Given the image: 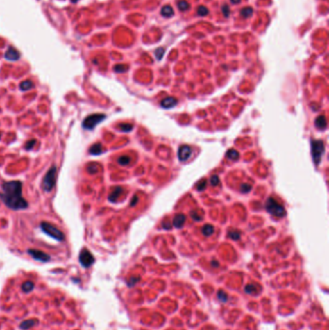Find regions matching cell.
Segmentation results:
<instances>
[{
    "instance_id": "6da1fadb",
    "label": "cell",
    "mask_w": 329,
    "mask_h": 330,
    "mask_svg": "<svg viewBox=\"0 0 329 330\" xmlns=\"http://www.w3.org/2000/svg\"><path fill=\"white\" fill-rule=\"evenodd\" d=\"M0 199L11 210L19 211L28 208V203L22 197V183L19 181L3 183Z\"/></svg>"
},
{
    "instance_id": "7a4b0ae2",
    "label": "cell",
    "mask_w": 329,
    "mask_h": 330,
    "mask_svg": "<svg viewBox=\"0 0 329 330\" xmlns=\"http://www.w3.org/2000/svg\"><path fill=\"white\" fill-rule=\"evenodd\" d=\"M41 229L44 234H47V236H49L54 240H58V241H63L65 240V235L60 231L58 228H56L55 226H53L52 224L48 223V222H42L41 223Z\"/></svg>"
},
{
    "instance_id": "3957f363",
    "label": "cell",
    "mask_w": 329,
    "mask_h": 330,
    "mask_svg": "<svg viewBox=\"0 0 329 330\" xmlns=\"http://www.w3.org/2000/svg\"><path fill=\"white\" fill-rule=\"evenodd\" d=\"M56 176H57V168L56 166H52V167L47 172L46 176L44 177L43 183H42L43 189L46 192H49L53 189V187L56 183Z\"/></svg>"
},
{
    "instance_id": "277c9868",
    "label": "cell",
    "mask_w": 329,
    "mask_h": 330,
    "mask_svg": "<svg viewBox=\"0 0 329 330\" xmlns=\"http://www.w3.org/2000/svg\"><path fill=\"white\" fill-rule=\"evenodd\" d=\"M265 208L267 211L272 215L276 217H283L285 216L286 211L283 206L279 205L273 198H268L265 203Z\"/></svg>"
},
{
    "instance_id": "5b68a950",
    "label": "cell",
    "mask_w": 329,
    "mask_h": 330,
    "mask_svg": "<svg viewBox=\"0 0 329 330\" xmlns=\"http://www.w3.org/2000/svg\"><path fill=\"white\" fill-rule=\"evenodd\" d=\"M311 150H312L314 162L316 163V165H319L324 153V143L321 140H313L311 142Z\"/></svg>"
},
{
    "instance_id": "8992f818",
    "label": "cell",
    "mask_w": 329,
    "mask_h": 330,
    "mask_svg": "<svg viewBox=\"0 0 329 330\" xmlns=\"http://www.w3.org/2000/svg\"><path fill=\"white\" fill-rule=\"evenodd\" d=\"M104 119H105L104 114H101V113L92 114L84 119L82 123V126L83 129H87V131H92V129H94L96 128V126L98 125V124L102 122Z\"/></svg>"
},
{
    "instance_id": "52a82bcc",
    "label": "cell",
    "mask_w": 329,
    "mask_h": 330,
    "mask_svg": "<svg viewBox=\"0 0 329 330\" xmlns=\"http://www.w3.org/2000/svg\"><path fill=\"white\" fill-rule=\"evenodd\" d=\"M79 262L84 267H89L94 264L95 258L88 249H82L79 254Z\"/></svg>"
},
{
    "instance_id": "ba28073f",
    "label": "cell",
    "mask_w": 329,
    "mask_h": 330,
    "mask_svg": "<svg viewBox=\"0 0 329 330\" xmlns=\"http://www.w3.org/2000/svg\"><path fill=\"white\" fill-rule=\"evenodd\" d=\"M28 254L29 255H31L33 258L35 260H37V261H41V262H47L50 260V257L49 255H47L44 252L41 250H37V249H28Z\"/></svg>"
},
{
    "instance_id": "9c48e42d",
    "label": "cell",
    "mask_w": 329,
    "mask_h": 330,
    "mask_svg": "<svg viewBox=\"0 0 329 330\" xmlns=\"http://www.w3.org/2000/svg\"><path fill=\"white\" fill-rule=\"evenodd\" d=\"M192 154V150L191 148L187 145H183V146L180 147L179 152H178V156H179V159L180 161H186L190 156Z\"/></svg>"
},
{
    "instance_id": "30bf717a",
    "label": "cell",
    "mask_w": 329,
    "mask_h": 330,
    "mask_svg": "<svg viewBox=\"0 0 329 330\" xmlns=\"http://www.w3.org/2000/svg\"><path fill=\"white\" fill-rule=\"evenodd\" d=\"M20 57L19 52L17 49H15L13 47H10L5 52V58L9 61H17Z\"/></svg>"
},
{
    "instance_id": "8fae6325",
    "label": "cell",
    "mask_w": 329,
    "mask_h": 330,
    "mask_svg": "<svg viewBox=\"0 0 329 330\" xmlns=\"http://www.w3.org/2000/svg\"><path fill=\"white\" fill-rule=\"evenodd\" d=\"M123 191H124V189L121 186L115 187V188L112 190V192H111L110 194H109V197H108L109 201L112 202V203H115L117 200H118V198L120 197V195L123 193Z\"/></svg>"
},
{
    "instance_id": "7c38bea8",
    "label": "cell",
    "mask_w": 329,
    "mask_h": 330,
    "mask_svg": "<svg viewBox=\"0 0 329 330\" xmlns=\"http://www.w3.org/2000/svg\"><path fill=\"white\" fill-rule=\"evenodd\" d=\"M176 104H177V99L172 98V97H169V98L164 99L163 101L160 102V105L163 108H171L175 106Z\"/></svg>"
},
{
    "instance_id": "4fadbf2b",
    "label": "cell",
    "mask_w": 329,
    "mask_h": 330,
    "mask_svg": "<svg viewBox=\"0 0 329 330\" xmlns=\"http://www.w3.org/2000/svg\"><path fill=\"white\" fill-rule=\"evenodd\" d=\"M185 216L182 213L177 214L173 219V225L176 227V228H180V227L185 224Z\"/></svg>"
},
{
    "instance_id": "5bb4252c",
    "label": "cell",
    "mask_w": 329,
    "mask_h": 330,
    "mask_svg": "<svg viewBox=\"0 0 329 330\" xmlns=\"http://www.w3.org/2000/svg\"><path fill=\"white\" fill-rule=\"evenodd\" d=\"M37 322H38V320H34V319L26 320H24V322H22V323H20V328L24 329V330L29 329V328H31L32 326L36 325V323H37Z\"/></svg>"
},
{
    "instance_id": "9a60e30c",
    "label": "cell",
    "mask_w": 329,
    "mask_h": 330,
    "mask_svg": "<svg viewBox=\"0 0 329 330\" xmlns=\"http://www.w3.org/2000/svg\"><path fill=\"white\" fill-rule=\"evenodd\" d=\"M89 153L91 154H94V156H98V154H101L102 153V146L101 143H96L91 148L89 149Z\"/></svg>"
},
{
    "instance_id": "2e32d148",
    "label": "cell",
    "mask_w": 329,
    "mask_h": 330,
    "mask_svg": "<svg viewBox=\"0 0 329 330\" xmlns=\"http://www.w3.org/2000/svg\"><path fill=\"white\" fill-rule=\"evenodd\" d=\"M316 126L319 129H324L326 126V120H325L324 116H319L316 119Z\"/></svg>"
},
{
    "instance_id": "e0dca14e",
    "label": "cell",
    "mask_w": 329,
    "mask_h": 330,
    "mask_svg": "<svg viewBox=\"0 0 329 330\" xmlns=\"http://www.w3.org/2000/svg\"><path fill=\"white\" fill-rule=\"evenodd\" d=\"M161 15L164 17H171L174 15V11H173V9H172L171 6H169V5L164 6V7L161 9Z\"/></svg>"
},
{
    "instance_id": "ac0fdd59",
    "label": "cell",
    "mask_w": 329,
    "mask_h": 330,
    "mask_svg": "<svg viewBox=\"0 0 329 330\" xmlns=\"http://www.w3.org/2000/svg\"><path fill=\"white\" fill-rule=\"evenodd\" d=\"M33 87H34V83L30 80L23 81V82L20 83V85H19V88L22 91H28L30 89H32Z\"/></svg>"
},
{
    "instance_id": "d6986e66",
    "label": "cell",
    "mask_w": 329,
    "mask_h": 330,
    "mask_svg": "<svg viewBox=\"0 0 329 330\" xmlns=\"http://www.w3.org/2000/svg\"><path fill=\"white\" fill-rule=\"evenodd\" d=\"M22 289L24 292H29L34 289V283L31 282V281H26L24 282L22 286Z\"/></svg>"
},
{
    "instance_id": "ffe728a7",
    "label": "cell",
    "mask_w": 329,
    "mask_h": 330,
    "mask_svg": "<svg viewBox=\"0 0 329 330\" xmlns=\"http://www.w3.org/2000/svg\"><path fill=\"white\" fill-rule=\"evenodd\" d=\"M202 232L205 236H210L214 232V229L212 225L208 224V225H205L203 228H202Z\"/></svg>"
},
{
    "instance_id": "44dd1931",
    "label": "cell",
    "mask_w": 329,
    "mask_h": 330,
    "mask_svg": "<svg viewBox=\"0 0 329 330\" xmlns=\"http://www.w3.org/2000/svg\"><path fill=\"white\" fill-rule=\"evenodd\" d=\"M178 7H179L180 11L185 12V11H187L189 9V4H188L187 1H185V0H180V1H179V3H178Z\"/></svg>"
},
{
    "instance_id": "7402d4cb",
    "label": "cell",
    "mask_w": 329,
    "mask_h": 330,
    "mask_svg": "<svg viewBox=\"0 0 329 330\" xmlns=\"http://www.w3.org/2000/svg\"><path fill=\"white\" fill-rule=\"evenodd\" d=\"M226 156H227V157L228 158H230V159H233V160H235V159H237L238 158V156H239V154H238L237 151H235V150H231V151H229V152L226 154Z\"/></svg>"
},
{
    "instance_id": "603a6c76",
    "label": "cell",
    "mask_w": 329,
    "mask_h": 330,
    "mask_svg": "<svg viewBox=\"0 0 329 330\" xmlns=\"http://www.w3.org/2000/svg\"><path fill=\"white\" fill-rule=\"evenodd\" d=\"M99 170V166L96 163H91V164L88 165L87 167V171L89 172L90 174H96Z\"/></svg>"
},
{
    "instance_id": "cb8c5ba5",
    "label": "cell",
    "mask_w": 329,
    "mask_h": 330,
    "mask_svg": "<svg viewBox=\"0 0 329 330\" xmlns=\"http://www.w3.org/2000/svg\"><path fill=\"white\" fill-rule=\"evenodd\" d=\"M129 162H130V158H129L128 156H121L118 158V163H119L120 165H123V166L128 165Z\"/></svg>"
},
{
    "instance_id": "d4e9b609",
    "label": "cell",
    "mask_w": 329,
    "mask_h": 330,
    "mask_svg": "<svg viewBox=\"0 0 329 330\" xmlns=\"http://www.w3.org/2000/svg\"><path fill=\"white\" fill-rule=\"evenodd\" d=\"M252 13H253V10L251 8H244L240 11V15L243 17H245V19H247V17H249L250 16H251Z\"/></svg>"
},
{
    "instance_id": "484cf974",
    "label": "cell",
    "mask_w": 329,
    "mask_h": 330,
    "mask_svg": "<svg viewBox=\"0 0 329 330\" xmlns=\"http://www.w3.org/2000/svg\"><path fill=\"white\" fill-rule=\"evenodd\" d=\"M119 129H120V131H122L128 132L132 129V126L130 125V124H121V125L119 126Z\"/></svg>"
},
{
    "instance_id": "4316f807",
    "label": "cell",
    "mask_w": 329,
    "mask_h": 330,
    "mask_svg": "<svg viewBox=\"0 0 329 330\" xmlns=\"http://www.w3.org/2000/svg\"><path fill=\"white\" fill-rule=\"evenodd\" d=\"M228 236H229V238H232V240H239L240 233L237 232V231H230V232L228 233Z\"/></svg>"
},
{
    "instance_id": "83f0119b",
    "label": "cell",
    "mask_w": 329,
    "mask_h": 330,
    "mask_svg": "<svg viewBox=\"0 0 329 330\" xmlns=\"http://www.w3.org/2000/svg\"><path fill=\"white\" fill-rule=\"evenodd\" d=\"M208 13H209V10H208L206 7H204V6H200V7L198 8V10H197V14L199 15V16H201V17L206 16Z\"/></svg>"
},
{
    "instance_id": "f1b7e54d",
    "label": "cell",
    "mask_w": 329,
    "mask_h": 330,
    "mask_svg": "<svg viewBox=\"0 0 329 330\" xmlns=\"http://www.w3.org/2000/svg\"><path fill=\"white\" fill-rule=\"evenodd\" d=\"M164 48L163 47H159V48H158V49L155 50V57H156V59L158 60H160V59H162V57H163V55H164Z\"/></svg>"
},
{
    "instance_id": "f546056e",
    "label": "cell",
    "mask_w": 329,
    "mask_h": 330,
    "mask_svg": "<svg viewBox=\"0 0 329 330\" xmlns=\"http://www.w3.org/2000/svg\"><path fill=\"white\" fill-rule=\"evenodd\" d=\"M36 143H37V140H36V139H32V140H29V141L26 143V145H25V149H26L27 151L32 150L33 148H34L35 145H36Z\"/></svg>"
},
{
    "instance_id": "4dcf8cb0",
    "label": "cell",
    "mask_w": 329,
    "mask_h": 330,
    "mask_svg": "<svg viewBox=\"0 0 329 330\" xmlns=\"http://www.w3.org/2000/svg\"><path fill=\"white\" fill-rule=\"evenodd\" d=\"M128 69V67L125 65H116L114 67V71L116 72H125Z\"/></svg>"
},
{
    "instance_id": "1f68e13d",
    "label": "cell",
    "mask_w": 329,
    "mask_h": 330,
    "mask_svg": "<svg viewBox=\"0 0 329 330\" xmlns=\"http://www.w3.org/2000/svg\"><path fill=\"white\" fill-rule=\"evenodd\" d=\"M217 296H218L219 300L222 301V302H226L228 299V295H226L224 292H222V290H219L218 293H217Z\"/></svg>"
},
{
    "instance_id": "d6a6232c",
    "label": "cell",
    "mask_w": 329,
    "mask_h": 330,
    "mask_svg": "<svg viewBox=\"0 0 329 330\" xmlns=\"http://www.w3.org/2000/svg\"><path fill=\"white\" fill-rule=\"evenodd\" d=\"M240 190L241 192H244V193H247L249 192L250 190H251V185L248 183H244V184H241L240 186Z\"/></svg>"
},
{
    "instance_id": "836d02e7",
    "label": "cell",
    "mask_w": 329,
    "mask_h": 330,
    "mask_svg": "<svg viewBox=\"0 0 329 330\" xmlns=\"http://www.w3.org/2000/svg\"><path fill=\"white\" fill-rule=\"evenodd\" d=\"M245 292L247 293H252V292H256V286L255 285H252V284H250V285H247L245 287Z\"/></svg>"
},
{
    "instance_id": "e575fe53",
    "label": "cell",
    "mask_w": 329,
    "mask_h": 330,
    "mask_svg": "<svg viewBox=\"0 0 329 330\" xmlns=\"http://www.w3.org/2000/svg\"><path fill=\"white\" fill-rule=\"evenodd\" d=\"M206 184H207V181L205 180H202L200 183L197 184V189L199 191H202V190H204L206 188Z\"/></svg>"
},
{
    "instance_id": "d590c367",
    "label": "cell",
    "mask_w": 329,
    "mask_h": 330,
    "mask_svg": "<svg viewBox=\"0 0 329 330\" xmlns=\"http://www.w3.org/2000/svg\"><path fill=\"white\" fill-rule=\"evenodd\" d=\"M210 183H212V185H217V184L219 183V179L216 175H213V176L210 178Z\"/></svg>"
},
{
    "instance_id": "8d00e7d4",
    "label": "cell",
    "mask_w": 329,
    "mask_h": 330,
    "mask_svg": "<svg viewBox=\"0 0 329 330\" xmlns=\"http://www.w3.org/2000/svg\"><path fill=\"white\" fill-rule=\"evenodd\" d=\"M222 12H223V15H224V16H225L226 17H229V15H230V9H229V7H228L227 5H224V6H223Z\"/></svg>"
},
{
    "instance_id": "74e56055",
    "label": "cell",
    "mask_w": 329,
    "mask_h": 330,
    "mask_svg": "<svg viewBox=\"0 0 329 330\" xmlns=\"http://www.w3.org/2000/svg\"><path fill=\"white\" fill-rule=\"evenodd\" d=\"M138 280H139V278H134V277H131V278H130V280H129L128 282V285L129 287L133 286V285H134V283H135V282H137Z\"/></svg>"
},
{
    "instance_id": "f35d334b",
    "label": "cell",
    "mask_w": 329,
    "mask_h": 330,
    "mask_svg": "<svg viewBox=\"0 0 329 330\" xmlns=\"http://www.w3.org/2000/svg\"><path fill=\"white\" fill-rule=\"evenodd\" d=\"M191 217H192V218L194 219V220H196V221H197V220H198V221H199V220H201V218H202L201 216H199V215H197V214H195L194 211H193V213H191Z\"/></svg>"
},
{
    "instance_id": "ab89813d",
    "label": "cell",
    "mask_w": 329,
    "mask_h": 330,
    "mask_svg": "<svg viewBox=\"0 0 329 330\" xmlns=\"http://www.w3.org/2000/svg\"><path fill=\"white\" fill-rule=\"evenodd\" d=\"M137 201H138V198L136 197V196H134V198H133V200H132V201H131L130 205H131V206H134V205L137 203Z\"/></svg>"
},
{
    "instance_id": "60d3db41",
    "label": "cell",
    "mask_w": 329,
    "mask_h": 330,
    "mask_svg": "<svg viewBox=\"0 0 329 330\" xmlns=\"http://www.w3.org/2000/svg\"><path fill=\"white\" fill-rule=\"evenodd\" d=\"M241 0H231V2L233 3V4H238V3H240Z\"/></svg>"
},
{
    "instance_id": "b9f144b4",
    "label": "cell",
    "mask_w": 329,
    "mask_h": 330,
    "mask_svg": "<svg viewBox=\"0 0 329 330\" xmlns=\"http://www.w3.org/2000/svg\"><path fill=\"white\" fill-rule=\"evenodd\" d=\"M71 1L72 3H76V2L78 1V0H71Z\"/></svg>"
},
{
    "instance_id": "7bdbcfd3",
    "label": "cell",
    "mask_w": 329,
    "mask_h": 330,
    "mask_svg": "<svg viewBox=\"0 0 329 330\" xmlns=\"http://www.w3.org/2000/svg\"><path fill=\"white\" fill-rule=\"evenodd\" d=\"M0 138H1V133H0Z\"/></svg>"
}]
</instances>
